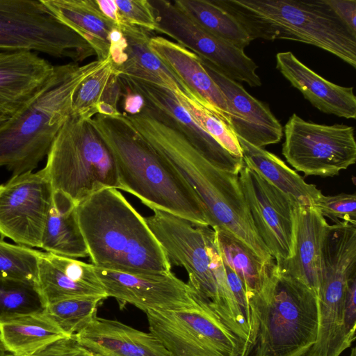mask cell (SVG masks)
<instances>
[{"label":"cell","mask_w":356,"mask_h":356,"mask_svg":"<svg viewBox=\"0 0 356 356\" xmlns=\"http://www.w3.org/2000/svg\"><path fill=\"white\" fill-rule=\"evenodd\" d=\"M53 190L77 206L106 188L118 190L116 168L106 145L89 120L71 115L56 136L42 168Z\"/></svg>","instance_id":"52a82bcc"},{"label":"cell","mask_w":356,"mask_h":356,"mask_svg":"<svg viewBox=\"0 0 356 356\" xmlns=\"http://www.w3.org/2000/svg\"><path fill=\"white\" fill-rule=\"evenodd\" d=\"M36 284L46 306L74 298H108L92 264L46 252L40 255Z\"/></svg>","instance_id":"ac0fdd59"},{"label":"cell","mask_w":356,"mask_h":356,"mask_svg":"<svg viewBox=\"0 0 356 356\" xmlns=\"http://www.w3.org/2000/svg\"><path fill=\"white\" fill-rule=\"evenodd\" d=\"M314 207L323 217L335 223L346 222L356 225V194L341 193L335 195H324L316 200Z\"/></svg>","instance_id":"d590c367"},{"label":"cell","mask_w":356,"mask_h":356,"mask_svg":"<svg viewBox=\"0 0 356 356\" xmlns=\"http://www.w3.org/2000/svg\"><path fill=\"white\" fill-rule=\"evenodd\" d=\"M45 308L35 283L0 277V322L42 313Z\"/></svg>","instance_id":"4dcf8cb0"},{"label":"cell","mask_w":356,"mask_h":356,"mask_svg":"<svg viewBox=\"0 0 356 356\" xmlns=\"http://www.w3.org/2000/svg\"><path fill=\"white\" fill-rule=\"evenodd\" d=\"M118 76L119 72L111 59L102 69L85 79L74 94L71 115L86 120L97 115V105Z\"/></svg>","instance_id":"d6a6232c"},{"label":"cell","mask_w":356,"mask_h":356,"mask_svg":"<svg viewBox=\"0 0 356 356\" xmlns=\"http://www.w3.org/2000/svg\"><path fill=\"white\" fill-rule=\"evenodd\" d=\"M92 264L129 273H167L172 265L145 218L116 188L99 190L76 206Z\"/></svg>","instance_id":"7a4b0ae2"},{"label":"cell","mask_w":356,"mask_h":356,"mask_svg":"<svg viewBox=\"0 0 356 356\" xmlns=\"http://www.w3.org/2000/svg\"><path fill=\"white\" fill-rule=\"evenodd\" d=\"M251 40H289L312 44L356 67V37L324 0H216Z\"/></svg>","instance_id":"8992f818"},{"label":"cell","mask_w":356,"mask_h":356,"mask_svg":"<svg viewBox=\"0 0 356 356\" xmlns=\"http://www.w3.org/2000/svg\"><path fill=\"white\" fill-rule=\"evenodd\" d=\"M29 356H92L74 337H64Z\"/></svg>","instance_id":"8d00e7d4"},{"label":"cell","mask_w":356,"mask_h":356,"mask_svg":"<svg viewBox=\"0 0 356 356\" xmlns=\"http://www.w3.org/2000/svg\"><path fill=\"white\" fill-rule=\"evenodd\" d=\"M243 161L264 179L293 199L298 204L314 207L322 194L274 154L238 138Z\"/></svg>","instance_id":"d4e9b609"},{"label":"cell","mask_w":356,"mask_h":356,"mask_svg":"<svg viewBox=\"0 0 356 356\" xmlns=\"http://www.w3.org/2000/svg\"><path fill=\"white\" fill-rule=\"evenodd\" d=\"M55 65L31 51L0 52V118L20 112L48 83Z\"/></svg>","instance_id":"e0dca14e"},{"label":"cell","mask_w":356,"mask_h":356,"mask_svg":"<svg viewBox=\"0 0 356 356\" xmlns=\"http://www.w3.org/2000/svg\"><path fill=\"white\" fill-rule=\"evenodd\" d=\"M173 94L203 130L232 154L243 158L242 150L236 136L229 124L218 113L207 106L191 92L185 93L180 90Z\"/></svg>","instance_id":"f546056e"},{"label":"cell","mask_w":356,"mask_h":356,"mask_svg":"<svg viewBox=\"0 0 356 356\" xmlns=\"http://www.w3.org/2000/svg\"><path fill=\"white\" fill-rule=\"evenodd\" d=\"M223 264L229 288L248 323L249 319V307L243 284L234 270L225 264L223 263Z\"/></svg>","instance_id":"ab89813d"},{"label":"cell","mask_w":356,"mask_h":356,"mask_svg":"<svg viewBox=\"0 0 356 356\" xmlns=\"http://www.w3.org/2000/svg\"><path fill=\"white\" fill-rule=\"evenodd\" d=\"M111 60L83 65H55L41 92L20 112L0 124V167L13 175L33 172L47 156L61 127L71 115L74 94L82 82Z\"/></svg>","instance_id":"277c9868"},{"label":"cell","mask_w":356,"mask_h":356,"mask_svg":"<svg viewBox=\"0 0 356 356\" xmlns=\"http://www.w3.org/2000/svg\"><path fill=\"white\" fill-rule=\"evenodd\" d=\"M103 297H80L58 301L46 306L43 313L67 336H74L96 316Z\"/></svg>","instance_id":"1f68e13d"},{"label":"cell","mask_w":356,"mask_h":356,"mask_svg":"<svg viewBox=\"0 0 356 356\" xmlns=\"http://www.w3.org/2000/svg\"><path fill=\"white\" fill-rule=\"evenodd\" d=\"M173 3L204 30L244 50L252 41L242 24L215 1L177 0Z\"/></svg>","instance_id":"83f0119b"},{"label":"cell","mask_w":356,"mask_h":356,"mask_svg":"<svg viewBox=\"0 0 356 356\" xmlns=\"http://www.w3.org/2000/svg\"><path fill=\"white\" fill-rule=\"evenodd\" d=\"M0 50L40 52L76 63L95 55L89 43L59 22L42 0H0Z\"/></svg>","instance_id":"ba28073f"},{"label":"cell","mask_w":356,"mask_h":356,"mask_svg":"<svg viewBox=\"0 0 356 356\" xmlns=\"http://www.w3.org/2000/svg\"><path fill=\"white\" fill-rule=\"evenodd\" d=\"M356 330V275L348 282L345 305L344 334L349 348L355 341Z\"/></svg>","instance_id":"74e56055"},{"label":"cell","mask_w":356,"mask_h":356,"mask_svg":"<svg viewBox=\"0 0 356 356\" xmlns=\"http://www.w3.org/2000/svg\"><path fill=\"white\" fill-rule=\"evenodd\" d=\"M103 13L112 19L115 24L118 22V9L115 0H96Z\"/></svg>","instance_id":"b9f144b4"},{"label":"cell","mask_w":356,"mask_h":356,"mask_svg":"<svg viewBox=\"0 0 356 356\" xmlns=\"http://www.w3.org/2000/svg\"><path fill=\"white\" fill-rule=\"evenodd\" d=\"M6 352L7 351L5 350V348L0 342V356H8Z\"/></svg>","instance_id":"7bdbcfd3"},{"label":"cell","mask_w":356,"mask_h":356,"mask_svg":"<svg viewBox=\"0 0 356 356\" xmlns=\"http://www.w3.org/2000/svg\"><path fill=\"white\" fill-rule=\"evenodd\" d=\"M119 81L122 88L141 96L154 117L181 133L209 163L220 170L238 175L243 158L232 154L203 130L171 91L126 76L119 75Z\"/></svg>","instance_id":"5bb4252c"},{"label":"cell","mask_w":356,"mask_h":356,"mask_svg":"<svg viewBox=\"0 0 356 356\" xmlns=\"http://www.w3.org/2000/svg\"><path fill=\"white\" fill-rule=\"evenodd\" d=\"M51 13L92 47L98 60L110 57L111 36L119 27L96 0H42Z\"/></svg>","instance_id":"603a6c76"},{"label":"cell","mask_w":356,"mask_h":356,"mask_svg":"<svg viewBox=\"0 0 356 356\" xmlns=\"http://www.w3.org/2000/svg\"><path fill=\"white\" fill-rule=\"evenodd\" d=\"M118 9L117 25L124 22L147 32L156 31L157 22L149 0H115Z\"/></svg>","instance_id":"e575fe53"},{"label":"cell","mask_w":356,"mask_h":356,"mask_svg":"<svg viewBox=\"0 0 356 356\" xmlns=\"http://www.w3.org/2000/svg\"><path fill=\"white\" fill-rule=\"evenodd\" d=\"M294 225L293 255L280 265H276L282 273L303 282L318 294L321 246L328 223L315 207L296 204Z\"/></svg>","instance_id":"7402d4cb"},{"label":"cell","mask_w":356,"mask_h":356,"mask_svg":"<svg viewBox=\"0 0 356 356\" xmlns=\"http://www.w3.org/2000/svg\"><path fill=\"white\" fill-rule=\"evenodd\" d=\"M67 336L43 312L0 322V342L14 356H29Z\"/></svg>","instance_id":"4316f807"},{"label":"cell","mask_w":356,"mask_h":356,"mask_svg":"<svg viewBox=\"0 0 356 356\" xmlns=\"http://www.w3.org/2000/svg\"><path fill=\"white\" fill-rule=\"evenodd\" d=\"M152 211L154 214L145 218V220L171 265L185 268L188 283L210 301L243 350L249 327L229 288L215 231L208 225L196 224L164 211Z\"/></svg>","instance_id":"5b68a950"},{"label":"cell","mask_w":356,"mask_h":356,"mask_svg":"<svg viewBox=\"0 0 356 356\" xmlns=\"http://www.w3.org/2000/svg\"><path fill=\"white\" fill-rule=\"evenodd\" d=\"M40 248L46 252L74 259L88 256L77 220L76 205L60 192L54 191Z\"/></svg>","instance_id":"484cf974"},{"label":"cell","mask_w":356,"mask_h":356,"mask_svg":"<svg viewBox=\"0 0 356 356\" xmlns=\"http://www.w3.org/2000/svg\"><path fill=\"white\" fill-rule=\"evenodd\" d=\"M149 1L156 18V32L172 38L200 58L211 63L226 76L252 87L261 86L257 74L258 66L244 50L207 32L173 1Z\"/></svg>","instance_id":"8fae6325"},{"label":"cell","mask_w":356,"mask_h":356,"mask_svg":"<svg viewBox=\"0 0 356 356\" xmlns=\"http://www.w3.org/2000/svg\"><path fill=\"white\" fill-rule=\"evenodd\" d=\"M122 95L124 97L123 107L125 113L136 115L139 113L145 106L144 99L139 95L122 88Z\"/></svg>","instance_id":"60d3db41"},{"label":"cell","mask_w":356,"mask_h":356,"mask_svg":"<svg viewBox=\"0 0 356 356\" xmlns=\"http://www.w3.org/2000/svg\"><path fill=\"white\" fill-rule=\"evenodd\" d=\"M282 154L307 176L333 177L356 161L354 128L325 125L292 114L284 126Z\"/></svg>","instance_id":"30bf717a"},{"label":"cell","mask_w":356,"mask_h":356,"mask_svg":"<svg viewBox=\"0 0 356 356\" xmlns=\"http://www.w3.org/2000/svg\"><path fill=\"white\" fill-rule=\"evenodd\" d=\"M276 67L291 84L321 112L346 119L356 118L353 87L333 83L312 70L292 52L276 55Z\"/></svg>","instance_id":"ffe728a7"},{"label":"cell","mask_w":356,"mask_h":356,"mask_svg":"<svg viewBox=\"0 0 356 356\" xmlns=\"http://www.w3.org/2000/svg\"><path fill=\"white\" fill-rule=\"evenodd\" d=\"M324 1L350 33L356 37V1Z\"/></svg>","instance_id":"f35d334b"},{"label":"cell","mask_w":356,"mask_h":356,"mask_svg":"<svg viewBox=\"0 0 356 356\" xmlns=\"http://www.w3.org/2000/svg\"><path fill=\"white\" fill-rule=\"evenodd\" d=\"M74 337L92 356H171L151 332L97 316Z\"/></svg>","instance_id":"d6986e66"},{"label":"cell","mask_w":356,"mask_h":356,"mask_svg":"<svg viewBox=\"0 0 356 356\" xmlns=\"http://www.w3.org/2000/svg\"><path fill=\"white\" fill-rule=\"evenodd\" d=\"M54 190L43 169L13 175L0 184V236L41 248Z\"/></svg>","instance_id":"7c38bea8"},{"label":"cell","mask_w":356,"mask_h":356,"mask_svg":"<svg viewBox=\"0 0 356 356\" xmlns=\"http://www.w3.org/2000/svg\"><path fill=\"white\" fill-rule=\"evenodd\" d=\"M149 332L171 356H240L243 347L226 327L209 300L196 291L190 307L174 310L149 309Z\"/></svg>","instance_id":"9c48e42d"},{"label":"cell","mask_w":356,"mask_h":356,"mask_svg":"<svg viewBox=\"0 0 356 356\" xmlns=\"http://www.w3.org/2000/svg\"><path fill=\"white\" fill-rule=\"evenodd\" d=\"M248 304L249 336L241 356H304L315 343L318 294L276 262Z\"/></svg>","instance_id":"3957f363"},{"label":"cell","mask_w":356,"mask_h":356,"mask_svg":"<svg viewBox=\"0 0 356 356\" xmlns=\"http://www.w3.org/2000/svg\"><path fill=\"white\" fill-rule=\"evenodd\" d=\"M118 26L127 43V60L115 67L119 75L159 86L172 93L190 91L149 49V32L124 22Z\"/></svg>","instance_id":"cb8c5ba5"},{"label":"cell","mask_w":356,"mask_h":356,"mask_svg":"<svg viewBox=\"0 0 356 356\" xmlns=\"http://www.w3.org/2000/svg\"><path fill=\"white\" fill-rule=\"evenodd\" d=\"M89 121L112 156L118 189L136 197L152 210L209 226L194 190L138 135L124 113L116 116L97 114Z\"/></svg>","instance_id":"6da1fadb"},{"label":"cell","mask_w":356,"mask_h":356,"mask_svg":"<svg viewBox=\"0 0 356 356\" xmlns=\"http://www.w3.org/2000/svg\"><path fill=\"white\" fill-rule=\"evenodd\" d=\"M40 253L0 238V277L37 284Z\"/></svg>","instance_id":"836d02e7"},{"label":"cell","mask_w":356,"mask_h":356,"mask_svg":"<svg viewBox=\"0 0 356 356\" xmlns=\"http://www.w3.org/2000/svg\"><path fill=\"white\" fill-rule=\"evenodd\" d=\"M350 356H356V349H355V347H353L351 349V352H350Z\"/></svg>","instance_id":"ee69618b"},{"label":"cell","mask_w":356,"mask_h":356,"mask_svg":"<svg viewBox=\"0 0 356 356\" xmlns=\"http://www.w3.org/2000/svg\"><path fill=\"white\" fill-rule=\"evenodd\" d=\"M148 46L193 94L229 124L225 96L195 54L162 36L150 37Z\"/></svg>","instance_id":"44dd1931"},{"label":"cell","mask_w":356,"mask_h":356,"mask_svg":"<svg viewBox=\"0 0 356 356\" xmlns=\"http://www.w3.org/2000/svg\"><path fill=\"white\" fill-rule=\"evenodd\" d=\"M95 271L107 297L115 298L120 307L131 304L145 312L183 309L195 302V290L171 271L129 273L96 266Z\"/></svg>","instance_id":"9a60e30c"},{"label":"cell","mask_w":356,"mask_h":356,"mask_svg":"<svg viewBox=\"0 0 356 356\" xmlns=\"http://www.w3.org/2000/svg\"><path fill=\"white\" fill-rule=\"evenodd\" d=\"M200 60L225 96L229 124L236 137L261 148L279 143L283 128L268 105L253 97L241 83L224 75L211 63Z\"/></svg>","instance_id":"2e32d148"},{"label":"cell","mask_w":356,"mask_h":356,"mask_svg":"<svg viewBox=\"0 0 356 356\" xmlns=\"http://www.w3.org/2000/svg\"><path fill=\"white\" fill-rule=\"evenodd\" d=\"M213 229L216 232L222 261L242 281L248 301L258 292L269 268L275 260L265 263L229 232L218 227Z\"/></svg>","instance_id":"f1b7e54d"},{"label":"cell","mask_w":356,"mask_h":356,"mask_svg":"<svg viewBox=\"0 0 356 356\" xmlns=\"http://www.w3.org/2000/svg\"><path fill=\"white\" fill-rule=\"evenodd\" d=\"M238 176L257 232L279 266L293 255L298 203L244 161Z\"/></svg>","instance_id":"4fadbf2b"},{"label":"cell","mask_w":356,"mask_h":356,"mask_svg":"<svg viewBox=\"0 0 356 356\" xmlns=\"http://www.w3.org/2000/svg\"><path fill=\"white\" fill-rule=\"evenodd\" d=\"M7 120L6 119H4V118H0V124H2L3 122H4L5 121H6Z\"/></svg>","instance_id":"f6af8a7d"}]
</instances>
